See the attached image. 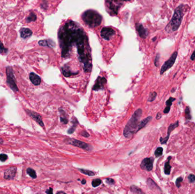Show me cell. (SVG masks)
<instances>
[{"mask_svg":"<svg viewBox=\"0 0 195 194\" xmlns=\"http://www.w3.org/2000/svg\"><path fill=\"white\" fill-rule=\"evenodd\" d=\"M62 57L68 58L73 47L77 48L79 60L85 72L92 70V58L86 33L77 23L70 21L60 29L58 33Z\"/></svg>","mask_w":195,"mask_h":194,"instance_id":"obj_1","label":"cell"},{"mask_svg":"<svg viewBox=\"0 0 195 194\" xmlns=\"http://www.w3.org/2000/svg\"><path fill=\"white\" fill-rule=\"evenodd\" d=\"M142 114V110L139 109L135 111L133 114L130 120L127 123L125 129H124L123 134L126 138H130L134 133H136L139 121Z\"/></svg>","mask_w":195,"mask_h":194,"instance_id":"obj_2","label":"cell"},{"mask_svg":"<svg viewBox=\"0 0 195 194\" xmlns=\"http://www.w3.org/2000/svg\"><path fill=\"white\" fill-rule=\"evenodd\" d=\"M82 18L84 24L91 28L98 27L102 21V16L93 10H86L83 13Z\"/></svg>","mask_w":195,"mask_h":194,"instance_id":"obj_3","label":"cell"},{"mask_svg":"<svg viewBox=\"0 0 195 194\" xmlns=\"http://www.w3.org/2000/svg\"><path fill=\"white\" fill-rule=\"evenodd\" d=\"M183 6L181 5L178 7L175 10L174 14L173 15V17L170 21L169 24L167 26L166 30L168 31H175L178 29L179 26H180L181 22L182 21V18L183 14H182V11H183Z\"/></svg>","mask_w":195,"mask_h":194,"instance_id":"obj_4","label":"cell"},{"mask_svg":"<svg viewBox=\"0 0 195 194\" xmlns=\"http://www.w3.org/2000/svg\"><path fill=\"white\" fill-rule=\"evenodd\" d=\"M130 0H106V7L109 14L111 15L118 14L119 10L124 1H129Z\"/></svg>","mask_w":195,"mask_h":194,"instance_id":"obj_5","label":"cell"},{"mask_svg":"<svg viewBox=\"0 0 195 194\" xmlns=\"http://www.w3.org/2000/svg\"><path fill=\"white\" fill-rule=\"evenodd\" d=\"M6 76L7 83H8L10 88L14 92L18 91V88L17 87L16 83H15L13 70L10 67H8L6 68Z\"/></svg>","mask_w":195,"mask_h":194,"instance_id":"obj_6","label":"cell"},{"mask_svg":"<svg viewBox=\"0 0 195 194\" xmlns=\"http://www.w3.org/2000/svg\"><path fill=\"white\" fill-rule=\"evenodd\" d=\"M178 56V52L175 51L173 54L172 55L171 58L168 60L167 61H166L164 64L163 65L160 70V74L162 75L163 73H164V72L166 71L167 70L169 69L170 68H171L172 66L175 62L176 59Z\"/></svg>","mask_w":195,"mask_h":194,"instance_id":"obj_7","label":"cell"},{"mask_svg":"<svg viewBox=\"0 0 195 194\" xmlns=\"http://www.w3.org/2000/svg\"><path fill=\"white\" fill-rule=\"evenodd\" d=\"M115 34V31L112 27H103L101 30L100 35L104 39L109 40Z\"/></svg>","mask_w":195,"mask_h":194,"instance_id":"obj_8","label":"cell"},{"mask_svg":"<svg viewBox=\"0 0 195 194\" xmlns=\"http://www.w3.org/2000/svg\"><path fill=\"white\" fill-rule=\"evenodd\" d=\"M69 143L72 145H74L77 147L82 148V149L86 150H90L92 149L91 146L90 145H88L86 143L83 142L82 141H78L77 140H74V139H70L69 140Z\"/></svg>","mask_w":195,"mask_h":194,"instance_id":"obj_9","label":"cell"},{"mask_svg":"<svg viewBox=\"0 0 195 194\" xmlns=\"http://www.w3.org/2000/svg\"><path fill=\"white\" fill-rule=\"evenodd\" d=\"M153 159L152 158H146L143 160L140 165L141 168L143 170L150 171L153 169Z\"/></svg>","mask_w":195,"mask_h":194,"instance_id":"obj_10","label":"cell"},{"mask_svg":"<svg viewBox=\"0 0 195 194\" xmlns=\"http://www.w3.org/2000/svg\"><path fill=\"white\" fill-rule=\"evenodd\" d=\"M179 126V121H176V122L173 123H171V124H170V125L168 127V132H167V136L166 137H164V138H163V137H160V142L162 144H166L167 142V141L168 140V139H169V135H170V134L172 132V130H173L175 129V128H177Z\"/></svg>","mask_w":195,"mask_h":194,"instance_id":"obj_11","label":"cell"},{"mask_svg":"<svg viewBox=\"0 0 195 194\" xmlns=\"http://www.w3.org/2000/svg\"><path fill=\"white\" fill-rule=\"evenodd\" d=\"M26 113L29 114V115L30 116V117L32 118L33 120L36 121V122L38 123L39 125H41V126L43 127L44 126V123L43 122V121H42V117L40 114L34 112V111H31L30 110H26Z\"/></svg>","mask_w":195,"mask_h":194,"instance_id":"obj_12","label":"cell"},{"mask_svg":"<svg viewBox=\"0 0 195 194\" xmlns=\"http://www.w3.org/2000/svg\"><path fill=\"white\" fill-rule=\"evenodd\" d=\"M106 83H107V80H106V78L99 76L97 79L94 86L93 88V90H94V91H98V90L103 89L104 86Z\"/></svg>","mask_w":195,"mask_h":194,"instance_id":"obj_13","label":"cell"},{"mask_svg":"<svg viewBox=\"0 0 195 194\" xmlns=\"http://www.w3.org/2000/svg\"><path fill=\"white\" fill-rule=\"evenodd\" d=\"M17 172V168L16 167H10L6 170L4 172V176L3 177L5 179H13L15 175Z\"/></svg>","mask_w":195,"mask_h":194,"instance_id":"obj_14","label":"cell"},{"mask_svg":"<svg viewBox=\"0 0 195 194\" xmlns=\"http://www.w3.org/2000/svg\"><path fill=\"white\" fill-rule=\"evenodd\" d=\"M136 27L139 36L142 38H146L148 35V31H147V29L143 27L142 24H136Z\"/></svg>","mask_w":195,"mask_h":194,"instance_id":"obj_15","label":"cell"},{"mask_svg":"<svg viewBox=\"0 0 195 194\" xmlns=\"http://www.w3.org/2000/svg\"><path fill=\"white\" fill-rule=\"evenodd\" d=\"M29 78L31 83L35 85H40L41 82V79L40 77L38 75H37V74L33 73V72H31V73H30Z\"/></svg>","mask_w":195,"mask_h":194,"instance_id":"obj_16","label":"cell"},{"mask_svg":"<svg viewBox=\"0 0 195 194\" xmlns=\"http://www.w3.org/2000/svg\"><path fill=\"white\" fill-rule=\"evenodd\" d=\"M62 73L63 74V75H64L65 77H70L71 76L76 75V74L78 73V72H77V73L72 72L71 71V70H70V67L67 66V65H65V66L62 68Z\"/></svg>","mask_w":195,"mask_h":194,"instance_id":"obj_17","label":"cell"},{"mask_svg":"<svg viewBox=\"0 0 195 194\" xmlns=\"http://www.w3.org/2000/svg\"><path fill=\"white\" fill-rule=\"evenodd\" d=\"M38 44L40 46L45 47H54L56 46V43L51 40H42L39 41Z\"/></svg>","mask_w":195,"mask_h":194,"instance_id":"obj_18","label":"cell"},{"mask_svg":"<svg viewBox=\"0 0 195 194\" xmlns=\"http://www.w3.org/2000/svg\"><path fill=\"white\" fill-rule=\"evenodd\" d=\"M31 34H32L31 31L28 28H23L21 30V36L24 39L29 38L31 36Z\"/></svg>","mask_w":195,"mask_h":194,"instance_id":"obj_19","label":"cell"},{"mask_svg":"<svg viewBox=\"0 0 195 194\" xmlns=\"http://www.w3.org/2000/svg\"><path fill=\"white\" fill-rule=\"evenodd\" d=\"M175 100V98L173 97H170L167 101H166V108L164 109V113L167 114L169 112L170 109H171V107L172 105L173 101H174Z\"/></svg>","mask_w":195,"mask_h":194,"instance_id":"obj_20","label":"cell"},{"mask_svg":"<svg viewBox=\"0 0 195 194\" xmlns=\"http://www.w3.org/2000/svg\"><path fill=\"white\" fill-rule=\"evenodd\" d=\"M152 119V118L151 116H149V117L146 118V119L141 121V122H140L139 124L138 125L137 131H136V132H138L139 130H140V129H141L142 128H144V127L146 126L147 123H148Z\"/></svg>","mask_w":195,"mask_h":194,"instance_id":"obj_21","label":"cell"},{"mask_svg":"<svg viewBox=\"0 0 195 194\" xmlns=\"http://www.w3.org/2000/svg\"><path fill=\"white\" fill-rule=\"evenodd\" d=\"M171 157H169L168 158L167 161L166 162L164 165V173L166 175H169L170 172H171V166L170 165V160L171 159Z\"/></svg>","mask_w":195,"mask_h":194,"instance_id":"obj_22","label":"cell"},{"mask_svg":"<svg viewBox=\"0 0 195 194\" xmlns=\"http://www.w3.org/2000/svg\"><path fill=\"white\" fill-rule=\"evenodd\" d=\"M147 184H148V186L150 187V188L152 190H156V188L159 189V188L157 187L156 184L152 181L151 179H148L147 180ZM160 190V189H159Z\"/></svg>","mask_w":195,"mask_h":194,"instance_id":"obj_23","label":"cell"},{"mask_svg":"<svg viewBox=\"0 0 195 194\" xmlns=\"http://www.w3.org/2000/svg\"><path fill=\"white\" fill-rule=\"evenodd\" d=\"M62 112H61V117H60V120L62 123H64V124H66L68 123V119H67V117L65 116V112L63 110H62Z\"/></svg>","mask_w":195,"mask_h":194,"instance_id":"obj_24","label":"cell"},{"mask_svg":"<svg viewBox=\"0 0 195 194\" xmlns=\"http://www.w3.org/2000/svg\"><path fill=\"white\" fill-rule=\"evenodd\" d=\"M26 172L30 175V176L33 178V179H35L37 178L36 172H35V170H33V169L31 168H28L27 170H26Z\"/></svg>","mask_w":195,"mask_h":194,"instance_id":"obj_25","label":"cell"},{"mask_svg":"<svg viewBox=\"0 0 195 194\" xmlns=\"http://www.w3.org/2000/svg\"><path fill=\"white\" fill-rule=\"evenodd\" d=\"M131 191L132 192L134 193H136V194H143V193L141 191V190L139 188L137 187L132 186L131 187Z\"/></svg>","mask_w":195,"mask_h":194,"instance_id":"obj_26","label":"cell"},{"mask_svg":"<svg viewBox=\"0 0 195 194\" xmlns=\"http://www.w3.org/2000/svg\"><path fill=\"white\" fill-rule=\"evenodd\" d=\"M79 171L82 172V173L85 174V175H88V176H94L95 175V173L93 171H91L89 170H84V169H79Z\"/></svg>","mask_w":195,"mask_h":194,"instance_id":"obj_27","label":"cell"},{"mask_svg":"<svg viewBox=\"0 0 195 194\" xmlns=\"http://www.w3.org/2000/svg\"><path fill=\"white\" fill-rule=\"evenodd\" d=\"M36 19H37L36 15H35L34 13H31L29 15V16L27 18V22H33V21H35L36 20Z\"/></svg>","mask_w":195,"mask_h":194,"instance_id":"obj_28","label":"cell"},{"mask_svg":"<svg viewBox=\"0 0 195 194\" xmlns=\"http://www.w3.org/2000/svg\"><path fill=\"white\" fill-rule=\"evenodd\" d=\"M163 149L162 147H159L158 148H157V149L155 151V155L156 157H160L163 154Z\"/></svg>","mask_w":195,"mask_h":194,"instance_id":"obj_29","label":"cell"},{"mask_svg":"<svg viewBox=\"0 0 195 194\" xmlns=\"http://www.w3.org/2000/svg\"><path fill=\"white\" fill-rule=\"evenodd\" d=\"M102 183V181H100V179H94L93 181H92V186H93L94 187H97L99 186V185L101 184Z\"/></svg>","mask_w":195,"mask_h":194,"instance_id":"obj_30","label":"cell"},{"mask_svg":"<svg viewBox=\"0 0 195 194\" xmlns=\"http://www.w3.org/2000/svg\"><path fill=\"white\" fill-rule=\"evenodd\" d=\"M185 118L186 119L189 120L191 119V116L190 113V109H189V107H186L185 109Z\"/></svg>","mask_w":195,"mask_h":194,"instance_id":"obj_31","label":"cell"},{"mask_svg":"<svg viewBox=\"0 0 195 194\" xmlns=\"http://www.w3.org/2000/svg\"><path fill=\"white\" fill-rule=\"evenodd\" d=\"M156 96H157V93H156V92H155L151 93L150 95V97H149V98H148V101H150V102L153 101V100L155 99L156 97Z\"/></svg>","mask_w":195,"mask_h":194,"instance_id":"obj_32","label":"cell"},{"mask_svg":"<svg viewBox=\"0 0 195 194\" xmlns=\"http://www.w3.org/2000/svg\"><path fill=\"white\" fill-rule=\"evenodd\" d=\"M8 157L6 154H0V160L1 162H5L8 159Z\"/></svg>","mask_w":195,"mask_h":194,"instance_id":"obj_33","label":"cell"},{"mask_svg":"<svg viewBox=\"0 0 195 194\" xmlns=\"http://www.w3.org/2000/svg\"><path fill=\"white\" fill-rule=\"evenodd\" d=\"M182 182V177H179L176 179V185L179 188L181 186V183Z\"/></svg>","mask_w":195,"mask_h":194,"instance_id":"obj_34","label":"cell"},{"mask_svg":"<svg viewBox=\"0 0 195 194\" xmlns=\"http://www.w3.org/2000/svg\"><path fill=\"white\" fill-rule=\"evenodd\" d=\"M7 51H8V50L5 48L4 46H3V44L0 42V53H2L4 52H7Z\"/></svg>","mask_w":195,"mask_h":194,"instance_id":"obj_35","label":"cell"},{"mask_svg":"<svg viewBox=\"0 0 195 194\" xmlns=\"http://www.w3.org/2000/svg\"><path fill=\"white\" fill-rule=\"evenodd\" d=\"M188 180L189 182L191 183H194L195 182V176L194 174H191L188 176Z\"/></svg>","mask_w":195,"mask_h":194,"instance_id":"obj_36","label":"cell"},{"mask_svg":"<svg viewBox=\"0 0 195 194\" xmlns=\"http://www.w3.org/2000/svg\"><path fill=\"white\" fill-rule=\"evenodd\" d=\"M76 127H77V126H76V124L75 123H74V124L73 125V126H72L71 128H70L69 129V130H68V133L69 134H72V133H74V132L75 131V128H76Z\"/></svg>","mask_w":195,"mask_h":194,"instance_id":"obj_37","label":"cell"},{"mask_svg":"<svg viewBox=\"0 0 195 194\" xmlns=\"http://www.w3.org/2000/svg\"><path fill=\"white\" fill-rule=\"evenodd\" d=\"M106 182H107V183H109V184H114V179H111V178H107V179H106Z\"/></svg>","mask_w":195,"mask_h":194,"instance_id":"obj_38","label":"cell"},{"mask_svg":"<svg viewBox=\"0 0 195 194\" xmlns=\"http://www.w3.org/2000/svg\"><path fill=\"white\" fill-rule=\"evenodd\" d=\"M159 58H160V56H159V54L157 55V56H156L155 58V65L156 67L158 66V61H159Z\"/></svg>","mask_w":195,"mask_h":194,"instance_id":"obj_39","label":"cell"},{"mask_svg":"<svg viewBox=\"0 0 195 194\" xmlns=\"http://www.w3.org/2000/svg\"><path fill=\"white\" fill-rule=\"evenodd\" d=\"M81 135H82V136L84 137H88L90 136L89 134H88V133H87L86 131H83L82 132Z\"/></svg>","mask_w":195,"mask_h":194,"instance_id":"obj_40","label":"cell"},{"mask_svg":"<svg viewBox=\"0 0 195 194\" xmlns=\"http://www.w3.org/2000/svg\"><path fill=\"white\" fill-rule=\"evenodd\" d=\"M53 189L51 188H49V190H47L46 191V193H47V194H53Z\"/></svg>","mask_w":195,"mask_h":194,"instance_id":"obj_41","label":"cell"},{"mask_svg":"<svg viewBox=\"0 0 195 194\" xmlns=\"http://www.w3.org/2000/svg\"><path fill=\"white\" fill-rule=\"evenodd\" d=\"M191 59L192 60V61H194L195 59V51L193 52V54L192 55H191Z\"/></svg>","mask_w":195,"mask_h":194,"instance_id":"obj_42","label":"cell"},{"mask_svg":"<svg viewBox=\"0 0 195 194\" xmlns=\"http://www.w3.org/2000/svg\"><path fill=\"white\" fill-rule=\"evenodd\" d=\"M161 117H162V114L160 113H157V116H156V119L157 120H159V119H160V118H161Z\"/></svg>","mask_w":195,"mask_h":194,"instance_id":"obj_43","label":"cell"},{"mask_svg":"<svg viewBox=\"0 0 195 194\" xmlns=\"http://www.w3.org/2000/svg\"><path fill=\"white\" fill-rule=\"evenodd\" d=\"M86 180H85V179H83V180H82V183L83 184H86Z\"/></svg>","mask_w":195,"mask_h":194,"instance_id":"obj_44","label":"cell"},{"mask_svg":"<svg viewBox=\"0 0 195 194\" xmlns=\"http://www.w3.org/2000/svg\"><path fill=\"white\" fill-rule=\"evenodd\" d=\"M2 143H3V140H2V139L0 138V144H2Z\"/></svg>","mask_w":195,"mask_h":194,"instance_id":"obj_45","label":"cell"},{"mask_svg":"<svg viewBox=\"0 0 195 194\" xmlns=\"http://www.w3.org/2000/svg\"><path fill=\"white\" fill-rule=\"evenodd\" d=\"M156 38H153V39H152V40H153V41H154V40H156Z\"/></svg>","mask_w":195,"mask_h":194,"instance_id":"obj_46","label":"cell"}]
</instances>
